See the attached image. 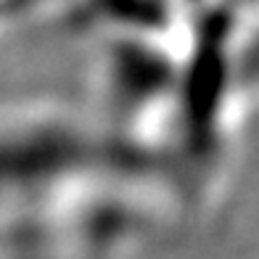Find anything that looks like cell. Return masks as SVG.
Returning <instances> with one entry per match:
<instances>
[{
	"label": "cell",
	"mask_w": 259,
	"mask_h": 259,
	"mask_svg": "<svg viewBox=\"0 0 259 259\" xmlns=\"http://www.w3.org/2000/svg\"><path fill=\"white\" fill-rule=\"evenodd\" d=\"M122 172H159L178 185L90 109L51 98L0 103V249L69 193Z\"/></svg>",
	"instance_id": "cell-1"
}]
</instances>
